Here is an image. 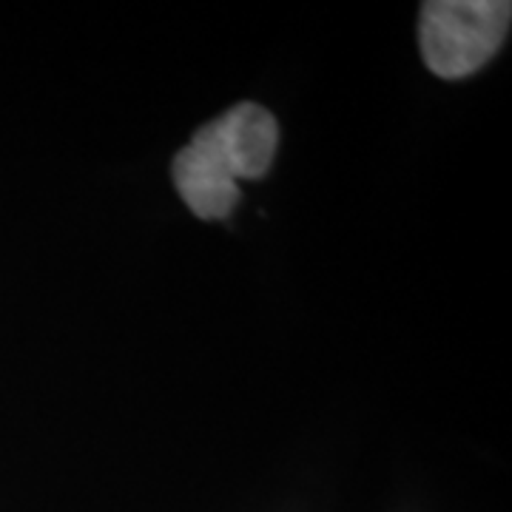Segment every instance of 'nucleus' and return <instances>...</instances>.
I'll return each instance as SVG.
<instances>
[{
  "label": "nucleus",
  "mask_w": 512,
  "mask_h": 512,
  "mask_svg": "<svg viewBox=\"0 0 512 512\" xmlns=\"http://www.w3.org/2000/svg\"><path fill=\"white\" fill-rule=\"evenodd\" d=\"M276 143L274 114L256 103H239L205 123L174 157V185L200 220H225L237 208L239 180L268 174Z\"/></svg>",
  "instance_id": "1"
},
{
  "label": "nucleus",
  "mask_w": 512,
  "mask_h": 512,
  "mask_svg": "<svg viewBox=\"0 0 512 512\" xmlns=\"http://www.w3.org/2000/svg\"><path fill=\"white\" fill-rule=\"evenodd\" d=\"M507 0H430L421 6L419 43L424 63L444 80L478 72L510 35Z\"/></svg>",
  "instance_id": "2"
}]
</instances>
